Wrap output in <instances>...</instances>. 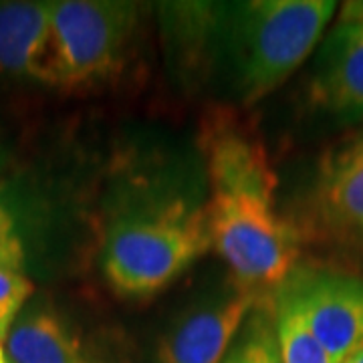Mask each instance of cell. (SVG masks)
I'll return each mask as SVG.
<instances>
[{
    "instance_id": "1",
    "label": "cell",
    "mask_w": 363,
    "mask_h": 363,
    "mask_svg": "<svg viewBox=\"0 0 363 363\" xmlns=\"http://www.w3.org/2000/svg\"><path fill=\"white\" fill-rule=\"evenodd\" d=\"M210 200V245L233 272L238 291L269 298L295 272L301 233L279 214L277 176L264 145L234 119H208L202 130Z\"/></svg>"
},
{
    "instance_id": "2",
    "label": "cell",
    "mask_w": 363,
    "mask_h": 363,
    "mask_svg": "<svg viewBox=\"0 0 363 363\" xmlns=\"http://www.w3.org/2000/svg\"><path fill=\"white\" fill-rule=\"evenodd\" d=\"M210 245L204 210L180 204L113 226L104 252L109 285L125 297H150L180 277Z\"/></svg>"
},
{
    "instance_id": "3",
    "label": "cell",
    "mask_w": 363,
    "mask_h": 363,
    "mask_svg": "<svg viewBox=\"0 0 363 363\" xmlns=\"http://www.w3.org/2000/svg\"><path fill=\"white\" fill-rule=\"evenodd\" d=\"M335 11L333 0H259L240 6L236 43L247 104L267 97L303 65Z\"/></svg>"
},
{
    "instance_id": "4",
    "label": "cell",
    "mask_w": 363,
    "mask_h": 363,
    "mask_svg": "<svg viewBox=\"0 0 363 363\" xmlns=\"http://www.w3.org/2000/svg\"><path fill=\"white\" fill-rule=\"evenodd\" d=\"M135 25L138 9L131 2H51L49 37L37 81L75 89L111 77L125 59Z\"/></svg>"
},
{
    "instance_id": "5",
    "label": "cell",
    "mask_w": 363,
    "mask_h": 363,
    "mask_svg": "<svg viewBox=\"0 0 363 363\" xmlns=\"http://www.w3.org/2000/svg\"><path fill=\"white\" fill-rule=\"evenodd\" d=\"M295 303L331 363L363 350V279L335 271H295L279 286Z\"/></svg>"
},
{
    "instance_id": "6",
    "label": "cell",
    "mask_w": 363,
    "mask_h": 363,
    "mask_svg": "<svg viewBox=\"0 0 363 363\" xmlns=\"http://www.w3.org/2000/svg\"><path fill=\"white\" fill-rule=\"evenodd\" d=\"M313 226L345 245H363V131L325 157L311 196Z\"/></svg>"
},
{
    "instance_id": "7",
    "label": "cell",
    "mask_w": 363,
    "mask_h": 363,
    "mask_svg": "<svg viewBox=\"0 0 363 363\" xmlns=\"http://www.w3.org/2000/svg\"><path fill=\"white\" fill-rule=\"evenodd\" d=\"M262 301L267 298L238 291L220 305L188 317L162 341L160 363H222L242 323Z\"/></svg>"
},
{
    "instance_id": "8",
    "label": "cell",
    "mask_w": 363,
    "mask_h": 363,
    "mask_svg": "<svg viewBox=\"0 0 363 363\" xmlns=\"http://www.w3.org/2000/svg\"><path fill=\"white\" fill-rule=\"evenodd\" d=\"M311 79V104L339 116H363V25L341 21L325 40Z\"/></svg>"
},
{
    "instance_id": "9",
    "label": "cell",
    "mask_w": 363,
    "mask_h": 363,
    "mask_svg": "<svg viewBox=\"0 0 363 363\" xmlns=\"http://www.w3.org/2000/svg\"><path fill=\"white\" fill-rule=\"evenodd\" d=\"M51 2H0V77L37 79Z\"/></svg>"
},
{
    "instance_id": "10",
    "label": "cell",
    "mask_w": 363,
    "mask_h": 363,
    "mask_svg": "<svg viewBox=\"0 0 363 363\" xmlns=\"http://www.w3.org/2000/svg\"><path fill=\"white\" fill-rule=\"evenodd\" d=\"M6 355L11 363H97L51 313H35L14 325Z\"/></svg>"
},
{
    "instance_id": "11",
    "label": "cell",
    "mask_w": 363,
    "mask_h": 363,
    "mask_svg": "<svg viewBox=\"0 0 363 363\" xmlns=\"http://www.w3.org/2000/svg\"><path fill=\"white\" fill-rule=\"evenodd\" d=\"M274 323L281 363H331L327 351L313 335L295 303L277 289L274 297Z\"/></svg>"
},
{
    "instance_id": "12",
    "label": "cell",
    "mask_w": 363,
    "mask_h": 363,
    "mask_svg": "<svg viewBox=\"0 0 363 363\" xmlns=\"http://www.w3.org/2000/svg\"><path fill=\"white\" fill-rule=\"evenodd\" d=\"M222 363H281L272 298L262 301L250 313L242 337L230 347Z\"/></svg>"
},
{
    "instance_id": "13",
    "label": "cell",
    "mask_w": 363,
    "mask_h": 363,
    "mask_svg": "<svg viewBox=\"0 0 363 363\" xmlns=\"http://www.w3.org/2000/svg\"><path fill=\"white\" fill-rule=\"evenodd\" d=\"M35 286L23 271L0 267V345L11 335V327Z\"/></svg>"
},
{
    "instance_id": "14",
    "label": "cell",
    "mask_w": 363,
    "mask_h": 363,
    "mask_svg": "<svg viewBox=\"0 0 363 363\" xmlns=\"http://www.w3.org/2000/svg\"><path fill=\"white\" fill-rule=\"evenodd\" d=\"M23 264H25V248L16 233L14 216L9 206L0 200V267L23 271Z\"/></svg>"
},
{
    "instance_id": "15",
    "label": "cell",
    "mask_w": 363,
    "mask_h": 363,
    "mask_svg": "<svg viewBox=\"0 0 363 363\" xmlns=\"http://www.w3.org/2000/svg\"><path fill=\"white\" fill-rule=\"evenodd\" d=\"M341 21H353L363 25V2H347L341 9Z\"/></svg>"
},
{
    "instance_id": "16",
    "label": "cell",
    "mask_w": 363,
    "mask_h": 363,
    "mask_svg": "<svg viewBox=\"0 0 363 363\" xmlns=\"http://www.w3.org/2000/svg\"><path fill=\"white\" fill-rule=\"evenodd\" d=\"M345 363H363V350L359 351V353H355V355L351 357L350 362H345Z\"/></svg>"
},
{
    "instance_id": "17",
    "label": "cell",
    "mask_w": 363,
    "mask_h": 363,
    "mask_svg": "<svg viewBox=\"0 0 363 363\" xmlns=\"http://www.w3.org/2000/svg\"><path fill=\"white\" fill-rule=\"evenodd\" d=\"M0 363H11L9 362V355H6V350L0 345Z\"/></svg>"
}]
</instances>
